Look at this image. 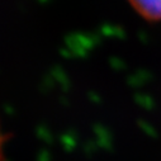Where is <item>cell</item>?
Returning a JSON list of instances; mask_svg holds the SVG:
<instances>
[{
  "label": "cell",
  "mask_w": 161,
  "mask_h": 161,
  "mask_svg": "<svg viewBox=\"0 0 161 161\" xmlns=\"http://www.w3.org/2000/svg\"><path fill=\"white\" fill-rule=\"evenodd\" d=\"M137 13L148 20H161V0H130Z\"/></svg>",
  "instance_id": "6da1fadb"
}]
</instances>
